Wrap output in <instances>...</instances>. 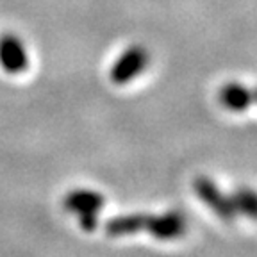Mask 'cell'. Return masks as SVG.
Wrapping results in <instances>:
<instances>
[{"label":"cell","mask_w":257,"mask_h":257,"mask_svg":"<svg viewBox=\"0 0 257 257\" xmlns=\"http://www.w3.org/2000/svg\"><path fill=\"white\" fill-rule=\"evenodd\" d=\"M252 96H253V100H255V102H257V89H255V91H253V93H252Z\"/></svg>","instance_id":"obj_8"},{"label":"cell","mask_w":257,"mask_h":257,"mask_svg":"<svg viewBox=\"0 0 257 257\" xmlns=\"http://www.w3.org/2000/svg\"><path fill=\"white\" fill-rule=\"evenodd\" d=\"M147 214H123V216L111 218L105 223V232L109 236H127L145 230Z\"/></svg>","instance_id":"obj_5"},{"label":"cell","mask_w":257,"mask_h":257,"mask_svg":"<svg viewBox=\"0 0 257 257\" xmlns=\"http://www.w3.org/2000/svg\"><path fill=\"white\" fill-rule=\"evenodd\" d=\"M193 189L197 193V197L207 205L218 218L225 221H232L236 218V211H234V205L230 197H227L216 184H214L209 177H197L193 181Z\"/></svg>","instance_id":"obj_2"},{"label":"cell","mask_w":257,"mask_h":257,"mask_svg":"<svg viewBox=\"0 0 257 257\" xmlns=\"http://www.w3.org/2000/svg\"><path fill=\"white\" fill-rule=\"evenodd\" d=\"M220 102L223 107L230 109V111H245L248 105L253 102L252 91L246 89L245 86H241L239 82H229L225 84L220 91Z\"/></svg>","instance_id":"obj_4"},{"label":"cell","mask_w":257,"mask_h":257,"mask_svg":"<svg viewBox=\"0 0 257 257\" xmlns=\"http://www.w3.org/2000/svg\"><path fill=\"white\" fill-rule=\"evenodd\" d=\"M230 200H232L236 214H243V216L257 221V191L250 188H237L230 195Z\"/></svg>","instance_id":"obj_6"},{"label":"cell","mask_w":257,"mask_h":257,"mask_svg":"<svg viewBox=\"0 0 257 257\" xmlns=\"http://www.w3.org/2000/svg\"><path fill=\"white\" fill-rule=\"evenodd\" d=\"M145 63H147L145 52H141L138 48L136 50H131V52L121 59V63L118 64L116 72H114V79H116L118 82H123V80L131 79V77L136 75L141 66H145Z\"/></svg>","instance_id":"obj_7"},{"label":"cell","mask_w":257,"mask_h":257,"mask_svg":"<svg viewBox=\"0 0 257 257\" xmlns=\"http://www.w3.org/2000/svg\"><path fill=\"white\" fill-rule=\"evenodd\" d=\"M105 204L104 195L93 189H75L64 197V207L70 213H75L80 220L82 229L91 232L98 223V213Z\"/></svg>","instance_id":"obj_1"},{"label":"cell","mask_w":257,"mask_h":257,"mask_svg":"<svg viewBox=\"0 0 257 257\" xmlns=\"http://www.w3.org/2000/svg\"><path fill=\"white\" fill-rule=\"evenodd\" d=\"M145 230L161 241H172L177 237L184 236L186 232V220L181 213L170 211L157 216H147Z\"/></svg>","instance_id":"obj_3"}]
</instances>
